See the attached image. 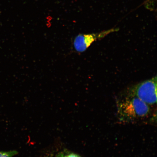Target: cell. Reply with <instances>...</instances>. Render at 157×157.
I'll return each instance as SVG.
<instances>
[{
    "label": "cell",
    "mask_w": 157,
    "mask_h": 157,
    "mask_svg": "<svg viewBox=\"0 0 157 157\" xmlns=\"http://www.w3.org/2000/svg\"><path fill=\"white\" fill-rule=\"evenodd\" d=\"M125 100L119 104L120 117L127 121L142 119L150 113L149 105L136 97Z\"/></svg>",
    "instance_id": "obj_1"
},
{
    "label": "cell",
    "mask_w": 157,
    "mask_h": 157,
    "mask_svg": "<svg viewBox=\"0 0 157 157\" xmlns=\"http://www.w3.org/2000/svg\"><path fill=\"white\" fill-rule=\"evenodd\" d=\"M56 157H80L78 155L73 154V153H62V154H59Z\"/></svg>",
    "instance_id": "obj_5"
},
{
    "label": "cell",
    "mask_w": 157,
    "mask_h": 157,
    "mask_svg": "<svg viewBox=\"0 0 157 157\" xmlns=\"http://www.w3.org/2000/svg\"><path fill=\"white\" fill-rule=\"evenodd\" d=\"M16 151H0V157H13L17 154Z\"/></svg>",
    "instance_id": "obj_4"
},
{
    "label": "cell",
    "mask_w": 157,
    "mask_h": 157,
    "mask_svg": "<svg viewBox=\"0 0 157 157\" xmlns=\"http://www.w3.org/2000/svg\"><path fill=\"white\" fill-rule=\"evenodd\" d=\"M133 97H136L148 105H154L157 102V78L146 80L132 88Z\"/></svg>",
    "instance_id": "obj_2"
},
{
    "label": "cell",
    "mask_w": 157,
    "mask_h": 157,
    "mask_svg": "<svg viewBox=\"0 0 157 157\" xmlns=\"http://www.w3.org/2000/svg\"><path fill=\"white\" fill-rule=\"evenodd\" d=\"M118 30V29H112L99 33L78 35L74 39V48L77 52H83L95 41L105 38L110 33Z\"/></svg>",
    "instance_id": "obj_3"
}]
</instances>
